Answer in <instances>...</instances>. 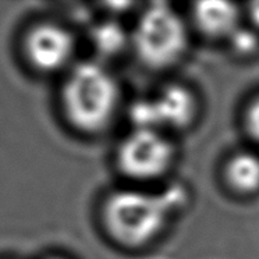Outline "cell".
<instances>
[{
  "label": "cell",
  "mask_w": 259,
  "mask_h": 259,
  "mask_svg": "<svg viewBox=\"0 0 259 259\" xmlns=\"http://www.w3.org/2000/svg\"><path fill=\"white\" fill-rule=\"evenodd\" d=\"M74 40L67 29L55 24L35 27L27 36L25 52L31 64L42 71H55L70 60Z\"/></svg>",
  "instance_id": "obj_5"
},
{
  "label": "cell",
  "mask_w": 259,
  "mask_h": 259,
  "mask_svg": "<svg viewBox=\"0 0 259 259\" xmlns=\"http://www.w3.org/2000/svg\"><path fill=\"white\" fill-rule=\"evenodd\" d=\"M233 53L238 57H251L259 49V35L253 29L240 27L227 39Z\"/></svg>",
  "instance_id": "obj_10"
},
{
  "label": "cell",
  "mask_w": 259,
  "mask_h": 259,
  "mask_svg": "<svg viewBox=\"0 0 259 259\" xmlns=\"http://www.w3.org/2000/svg\"><path fill=\"white\" fill-rule=\"evenodd\" d=\"M242 124L247 136L259 144V94L253 96L244 109Z\"/></svg>",
  "instance_id": "obj_11"
},
{
  "label": "cell",
  "mask_w": 259,
  "mask_h": 259,
  "mask_svg": "<svg viewBox=\"0 0 259 259\" xmlns=\"http://www.w3.org/2000/svg\"><path fill=\"white\" fill-rule=\"evenodd\" d=\"M120 91L116 79L98 63H81L73 68L63 90L68 120L84 133H99L117 112Z\"/></svg>",
  "instance_id": "obj_2"
},
{
  "label": "cell",
  "mask_w": 259,
  "mask_h": 259,
  "mask_svg": "<svg viewBox=\"0 0 259 259\" xmlns=\"http://www.w3.org/2000/svg\"><path fill=\"white\" fill-rule=\"evenodd\" d=\"M130 38L138 60L151 70L173 67L188 49L186 24L166 3H153L141 12Z\"/></svg>",
  "instance_id": "obj_3"
},
{
  "label": "cell",
  "mask_w": 259,
  "mask_h": 259,
  "mask_svg": "<svg viewBox=\"0 0 259 259\" xmlns=\"http://www.w3.org/2000/svg\"><path fill=\"white\" fill-rule=\"evenodd\" d=\"M151 101L160 131L186 130L197 118L198 101L194 92L186 85H164Z\"/></svg>",
  "instance_id": "obj_6"
},
{
  "label": "cell",
  "mask_w": 259,
  "mask_h": 259,
  "mask_svg": "<svg viewBox=\"0 0 259 259\" xmlns=\"http://www.w3.org/2000/svg\"><path fill=\"white\" fill-rule=\"evenodd\" d=\"M192 18L198 31L209 39H229L241 27V10L236 3L203 0L192 5Z\"/></svg>",
  "instance_id": "obj_7"
},
{
  "label": "cell",
  "mask_w": 259,
  "mask_h": 259,
  "mask_svg": "<svg viewBox=\"0 0 259 259\" xmlns=\"http://www.w3.org/2000/svg\"><path fill=\"white\" fill-rule=\"evenodd\" d=\"M248 17L255 29H259V2H252L248 5Z\"/></svg>",
  "instance_id": "obj_12"
},
{
  "label": "cell",
  "mask_w": 259,
  "mask_h": 259,
  "mask_svg": "<svg viewBox=\"0 0 259 259\" xmlns=\"http://www.w3.org/2000/svg\"><path fill=\"white\" fill-rule=\"evenodd\" d=\"M176 148L156 130H133L120 141L116 151L118 171L134 181H153L173 167Z\"/></svg>",
  "instance_id": "obj_4"
},
{
  "label": "cell",
  "mask_w": 259,
  "mask_h": 259,
  "mask_svg": "<svg viewBox=\"0 0 259 259\" xmlns=\"http://www.w3.org/2000/svg\"><path fill=\"white\" fill-rule=\"evenodd\" d=\"M92 45L103 56H116L131 44L127 32L117 23L106 21L96 25L92 31Z\"/></svg>",
  "instance_id": "obj_9"
},
{
  "label": "cell",
  "mask_w": 259,
  "mask_h": 259,
  "mask_svg": "<svg viewBox=\"0 0 259 259\" xmlns=\"http://www.w3.org/2000/svg\"><path fill=\"white\" fill-rule=\"evenodd\" d=\"M223 179L230 191L242 197L259 192V156L249 151H240L226 160Z\"/></svg>",
  "instance_id": "obj_8"
},
{
  "label": "cell",
  "mask_w": 259,
  "mask_h": 259,
  "mask_svg": "<svg viewBox=\"0 0 259 259\" xmlns=\"http://www.w3.org/2000/svg\"><path fill=\"white\" fill-rule=\"evenodd\" d=\"M181 202V188H170L162 194L138 190L114 191L103 203L102 222L116 244L138 249L163 233Z\"/></svg>",
  "instance_id": "obj_1"
}]
</instances>
